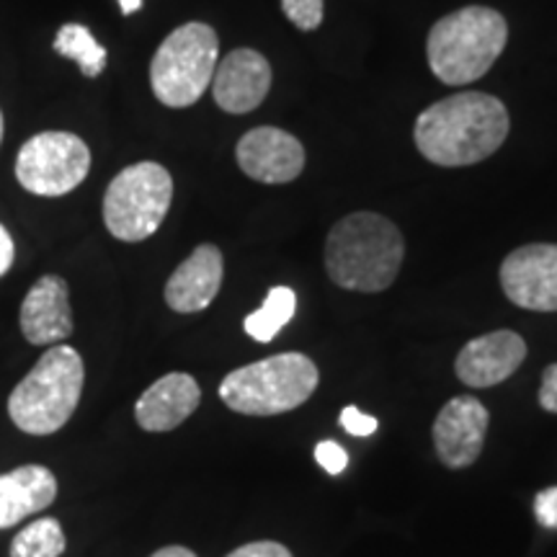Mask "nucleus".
Returning a JSON list of instances; mask_svg holds the SVG:
<instances>
[{
  "label": "nucleus",
  "instance_id": "6ab92c4d",
  "mask_svg": "<svg viewBox=\"0 0 557 557\" xmlns=\"http://www.w3.org/2000/svg\"><path fill=\"white\" fill-rule=\"evenodd\" d=\"M297 310V295L289 287H274L269 289L267 299L256 312L246 318V333L259 344H269L278 336V331L295 318Z\"/></svg>",
  "mask_w": 557,
  "mask_h": 557
},
{
  "label": "nucleus",
  "instance_id": "20e7f679",
  "mask_svg": "<svg viewBox=\"0 0 557 557\" xmlns=\"http://www.w3.org/2000/svg\"><path fill=\"white\" fill-rule=\"evenodd\" d=\"M83 385L86 367L81 354L65 344L52 346L13 387L9 398L13 426L32 436L58 434L78 410Z\"/></svg>",
  "mask_w": 557,
  "mask_h": 557
},
{
  "label": "nucleus",
  "instance_id": "dca6fc26",
  "mask_svg": "<svg viewBox=\"0 0 557 557\" xmlns=\"http://www.w3.org/2000/svg\"><path fill=\"white\" fill-rule=\"evenodd\" d=\"M201 403L199 382L186 372H171L145 389L135 406L139 429L150 434L178 429Z\"/></svg>",
  "mask_w": 557,
  "mask_h": 557
},
{
  "label": "nucleus",
  "instance_id": "aec40b11",
  "mask_svg": "<svg viewBox=\"0 0 557 557\" xmlns=\"http://www.w3.org/2000/svg\"><path fill=\"white\" fill-rule=\"evenodd\" d=\"M67 542L58 519L45 517L24 527L11 542V557H60Z\"/></svg>",
  "mask_w": 557,
  "mask_h": 557
},
{
  "label": "nucleus",
  "instance_id": "f3484780",
  "mask_svg": "<svg viewBox=\"0 0 557 557\" xmlns=\"http://www.w3.org/2000/svg\"><path fill=\"white\" fill-rule=\"evenodd\" d=\"M58 498V478L50 468L24 465L0 475V529L16 527L24 517L45 511Z\"/></svg>",
  "mask_w": 557,
  "mask_h": 557
},
{
  "label": "nucleus",
  "instance_id": "c756f323",
  "mask_svg": "<svg viewBox=\"0 0 557 557\" xmlns=\"http://www.w3.org/2000/svg\"><path fill=\"white\" fill-rule=\"evenodd\" d=\"M3 114H0V143H3Z\"/></svg>",
  "mask_w": 557,
  "mask_h": 557
},
{
  "label": "nucleus",
  "instance_id": "f257e3e1",
  "mask_svg": "<svg viewBox=\"0 0 557 557\" xmlns=\"http://www.w3.org/2000/svg\"><path fill=\"white\" fill-rule=\"evenodd\" d=\"M508 111L496 96L465 90L431 103L416 120V148L429 163L459 169L491 158L506 143Z\"/></svg>",
  "mask_w": 557,
  "mask_h": 557
},
{
  "label": "nucleus",
  "instance_id": "a211bd4d",
  "mask_svg": "<svg viewBox=\"0 0 557 557\" xmlns=\"http://www.w3.org/2000/svg\"><path fill=\"white\" fill-rule=\"evenodd\" d=\"M52 47L60 58L73 60L86 78H99V75L103 73V67H107V50H103V47L99 45V39L90 34L88 26H83V24L60 26Z\"/></svg>",
  "mask_w": 557,
  "mask_h": 557
},
{
  "label": "nucleus",
  "instance_id": "9b49d317",
  "mask_svg": "<svg viewBox=\"0 0 557 557\" xmlns=\"http://www.w3.org/2000/svg\"><path fill=\"white\" fill-rule=\"evenodd\" d=\"M487 410L472 395L449 400L434 421L436 455L451 470L470 468L480 457L487 431Z\"/></svg>",
  "mask_w": 557,
  "mask_h": 557
},
{
  "label": "nucleus",
  "instance_id": "0eeeda50",
  "mask_svg": "<svg viewBox=\"0 0 557 557\" xmlns=\"http://www.w3.org/2000/svg\"><path fill=\"white\" fill-rule=\"evenodd\" d=\"M173 201V178L160 163L143 160L120 171L103 194V225L116 240L139 243L158 233Z\"/></svg>",
  "mask_w": 557,
  "mask_h": 557
},
{
  "label": "nucleus",
  "instance_id": "f03ea898",
  "mask_svg": "<svg viewBox=\"0 0 557 557\" xmlns=\"http://www.w3.org/2000/svg\"><path fill=\"white\" fill-rule=\"evenodd\" d=\"M406 243L398 225L374 212H354L331 227L325 271L331 282L351 292H385L398 278Z\"/></svg>",
  "mask_w": 557,
  "mask_h": 557
},
{
  "label": "nucleus",
  "instance_id": "1a4fd4ad",
  "mask_svg": "<svg viewBox=\"0 0 557 557\" xmlns=\"http://www.w3.org/2000/svg\"><path fill=\"white\" fill-rule=\"evenodd\" d=\"M500 287L517 308L557 312V246L529 243L500 263Z\"/></svg>",
  "mask_w": 557,
  "mask_h": 557
},
{
  "label": "nucleus",
  "instance_id": "4be33fe9",
  "mask_svg": "<svg viewBox=\"0 0 557 557\" xmlns=\"http://www.w3.org/2000/svg\"><path fill=\"white\" fill-rule=\"evenodd\" d=\"M315 459L329 475H341L348 468V455L338 442H320L315 447Z\"/></svg>",
  "mask_w": 557,
  "mask_h": 557
},
{
  "label": "nucleus",
  "instance_id": "bb28decb",
  "mask_svg": "<svg viewBox=\"0 0 557 557\" xmlns=\"http://www.w3.org/2000/svg\"><path fill=\"white\" fill-rule=\"evenodd\" d=\"M13 259H16V246H13L9 230L0 225V276L9 274V269L13 267Z\"/></svg>",
  "mask_w": 557,
  "mask_h": 557
},
{
  "label": "nucleus",
  "instance_id": "cd10ccee",
  "mask_svg": "<svg viewBox=\"0 0 557 557\" xmlns=\"http://www.w3.org/2000/svg\"><path fill=\"white\" fill-rule=\"evenodd\" d=\"M150 557H197V555H194L191 549L173 545V547H163V549H158V553H152Z\"/></svg>",
  "mask_w": 557,
  "mask_h": 557
},
{
  "label": "nucleus",
  "instance_id": "2eb2a0df",
  "mask_svg": "<svg viewBox=\"0 0 557 557\" xmlns=\"http://www.w3.org/2000/svg\"><path fill=\"white\" fill-rule=\"evenodd\" d=\"M222 276H225L222 250L212 243H205L171 274L163 292L165 305L184 315L207 310L218 297Z\"/></svg>",
  "mask_w": 557,
  "mask_h": 557
},
{
  "label": "nucleus",
  "instance_id": "423d86ee",
  "mask_svg": "<svg viewBox=\"0 0 557 557\" xmlns=\"http://www.w3.org/2000/svg\"><path fill=\"white\" fill-rule=\"evenodd\" d=\"M220 62L218 32L201 21H189L163 39L150 62V86L163 107H194L212 86Z\"/></svg>",
  "mask_w": 557,
  "mask_h": 557
},
{
  "label": "nucleus",
  "instance_id": "4468645a",
  "mask_svg": "<svg viewBox=\"0 0 557 557\" xmlns=\"http://www.w3.org/2000/svg\"><path fill=\"white\" fill-rule=\"evenodd\" d=\"M527 359V344L513 331L472 338L457 357V377L468 387H493L511 377Z\"/></svg>",
  "mask_w": 557,
  "mask_h": 557
},
{
  "label": "nucleus",
  "instance_id": "9d476101",
  "mask_svg": "<svg viewBox=\"0 0 557 557\" xmlns=\"http://www.w3.org/2000/svg\"><path fill=\"white\" fill-rule=\"evenodd\" d=\"M240 171L259 184H289L305 171V148L289 132L256 127L235 148Z\"/></svg>",
  "mask_w": 557,
  "mask_h": 557
},
{
  "label": "nucleus",
  "instance_id": "393cba45",
  "mask_svg": "<svg viewBox=\"0 0 557 557\" xmlns=\"http://www.w3.org/2000/svg\"><path fill=\"white\" fill-rule=\"evenodd\" d=\"M227 557H292V553L284 545H278V542H250V545H243L235 549V553H230Z\"/></svg>",
  "mask_w": 557,
  "mask_h": 557
},
{
  "label": "nucleus",
  "instance_id": "7ed1b4c3",
  "mask_svg": "<svg viewBox=\"0 0 557 557\" xmlns=\"http://www.w3.org/2000/svg\"><path fill=\"white\" fill-rule=\"evenodd\" d=\"M508 24L487 5H468L438 18L429 32V67L447 86H468L496 65L506 50Z\"/></svg>",
  "mask_w": 557,
  "mask_h": 557
},
{
  "label": "nucleus",
  "instance_id": "412c9836",
  "mask_svg": "<svg viewBox=\"0 0 557 557\" xmlns=\"http://www.w3.org/2000/svg\"><path fill=\"white\" fill-rule=\"evenodd\" d=\"M325 0H282V11L299 32H315L323 24Z\"/></svg>",
  "mask_w": 557,
  "mask_h": 557
},
{
  "label": "nucleus",
  "instance_id": "b1692460",
  "mask_svg": "<svg viewBox=\"0 0 557 557\" xmlns=\"http://www.w3.org/2000/svg\"><path fill=\"white\" fill-rule=\"evenodd\" d=\"M534 517H537L542 527L557 529V485L537 493V498H534Z\"/></svg>",
  "mask_w": 557,
  "mask_h": 557
},
{
  "label": "nucleus",
  "instance_id": "f8f14e48",
  "mask_svg": "<svg viewBox=\"0 0 557 557\" xmlns=\"http://www.w3.org/2000/svg\"><path fill=\"white\" fill-rule=\"evenodd\" d=\"M271 88V65L261 52L233 50L218 62L212 78V96L218 107L227 114H248L259 109Z\"/></svg>",
  "mask_w": 557,
  "mask_h": 557
},
{
  "label": "nucleus",
  "instance_id": "6e6552de",
  "mask_svg": "<svg viewBox=\"0 0 557 557\" xmlns=\"http://www.w3.org/2000/svg\"><path fill=\"white\" fill-rule=\"evenodd\" d=\"M90 150L73 132H39L21 145L16 178L37 197H65L86 181Z\"/></svg>",
  "mask_w": 557,
  "mask_h": 557
},
{
  "label": "nucleus",
  "instance_id": "a878e982",
  "mask_svg": "<svg viewBox=\"0 0 557 557\" xmlns=\"http://www.w3.org/2000/svg\"><path fill=\"white\" fill-rule=\"evenodd\" d=\"M540 406L547 413H557V364H549L545 369V377H542L540 389Z\"/></svg>",
  "mask_w": 557,
  "mask_h": 557
},
{
  "label": "nucleus",
  "instance_id": "c85d7f7f",
  "mask_svg": "<svg viewBox=\"0 0 557 557\" xmlns=\"http://www.w3.org/2000/svg\"><path fill=\"white\" fill-rule=\"evenodd\" d=\"M120 3V11L124 13V16H132V13H137L139 9H143V0H116Z\"/></svg>",
  "mask_w": 557,
  "mask_h": 557
},
{
  "label": "nucleus",
  "instance_id": "5701e85b",
  "mask_svg": "<svg viewBox=\"0 0 557 557\" xmlns=\"http://www.w3.org/2000/svg\"><path fill=\"white\" fill-rule=\"evenodd\" d=\"M341 426H344L348 434H354V436H369V434H374V431H377L380 423H377V418L361 413V410L348 406V408L341 410Z\"/></svg>",
  "mask_w": 557,
  "mask_h": 557
},
{
  "label": "nucleus",
  "instance_id": "ddd939ff",
  "mask_svg": "<svg viewBox=\"0 0 557 557\" xmlns=\"http://www.w3.org/2000/svg\"><path fill=\"white\" fill-rule=\"evenodd\" d=\"M18 325L32 346H58L73 333L67 282L47 274L34 282L18 310Z\"/></svg>",
  "mask_w": 557,
  "mask_h": 557
},
{
  "label": "nucleus",
  "instance_id": "39448f33",
  "mask_svg": "<svg viewBox=\"0 0 557 557\" xmlns=\"http://www.w3.org/2000/svg\"><path fill=\"white\" fill-rule=\"evenodd\" d=\"M318 382L315 361L287 351L230 372L220 385V398L235 413L278 416L308 403Z\"/></svg>",
  "mask_w": 557,
  "mask_h": 557
}]
</instances>
